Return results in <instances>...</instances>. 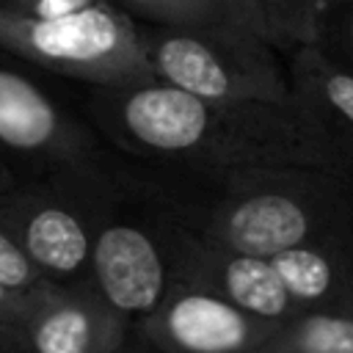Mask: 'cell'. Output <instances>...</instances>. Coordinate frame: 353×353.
Returning <instances> with one entry per match:
<instances>
[{
    "label": "cell",
    "instance_id": "cell-1",
    "mask_svg": "<svg viewBox=\"0 0 353 353\" xmlns=\"http://www.w3.org/2000/svg\"><path fill=\"white\" fill-rule=\"evenodd\" d=\"M85 108L94 130L110 146L152 165L193 171L273 163L342 168L292 99L281 105L215 102L149 77L91 85Z\"/></svg>",
    "mask_w": 353,
    "mask_h": 353
},
{
    "label": "cell",
    "instance_id": "cell-2",
    "mask_svg": "<svg viewBox=\"0 0 353 353\" xmlns=\"http://www.w3.org/2000/svg\"><path fill=\"white\" fill-rule=\"evenodd\" d=\"M132 163L165 212L201 240L273 256L312 240L353 237L350 171L298 163L218 171Z\"/></svg>",
    "mask_w": 353,
    "mask_h": 353
},
{
    "label": "cell",
    "instance_id": "cell-3",
    "mask_svg": "<svg viewBox=\"0 0 353 353\" xmlns=\"http://www.w3.org/2000/svg\"><path fill=\"white\" fill-rule=\"evenodd\" d=\"M119 185V163H91L22 176L0 193V226L47 281L88 284L91 245Z\"/></svg>",
    "mask_w": 353,
    "mask_h": 353
},
{
    "label": "cell",
    "instance_id": "cell-4",
    "mask_svg": "<svg viewBox=\"0 0 353 353\" xmlns=\"http://www.w3.org/2000/svg\"><path fill=\"white\" fill-rule=\"evenodd\" d=\"M138 39L154 77L196 97L270 105L290 99L287 58L254 28L138 22Z\"/></svg>",
    "mask_w": 353,
    "mask_h": 353
},
{
    "label": "cell",
    "instance_id": "cell-5",
    "mask_svg": "<svg viewBox=\"0 0 353 353\" xmlns=\"http://www.w3.org/2000/svg\"><path fill=\"white\" fill-rule=\"evenodd\" d=\"M174 251L176 221L152 196L135 165H119V185L91 245L88 284L135 323L171 290Z\"/></svg>",
    "mask_w": 353,
    "mask_h": 353
},
{
    "label": "cell",
    "instance_id": "cell-6",
    "mask_svg": "<svg viewBox=\"0 0 353 353\" xmlns=\"http://www.w3.org/2000/svg\"><path fill=\"white\" fill-rule=\"evenodd\" d=\"M0 50L88 85L154 77L138 39V19L113 0L50 19H22L0 11Z\"/></svg>",
    "mask_w": 353,
    "mask_h": 353
},
{
    "label": "cell",
    "instance_id": "cell-7",
    "mask_svg": "<svg viewBox=\"0 0 353 353\" xmlns=\"http://www.w3.org/2000/svg\"><path fill=\"white\" fill-rule=\"evenodd\" d=\"M0 154L22 179L91 163L105 149L94 127L74 119L30 77L0 63Z\"/></svg>",
    "mask_w": 353,
    "mask_h": 353
},
{
    "label": "cell",
    "instance_id": "cell-8",
    "mask_svg": "<svg viewBox=\"0 0 353 353\" xmlns=\"http://www.w3.org/2000/svg\"><path fill=\"white\" fill-rule=\"evenodd\" d=\"M279 325L207 287L174 281L163 301L132 323V334L157 353H254Z\"/></svg>",
    "mask_w": 353,
    "mask_h": 353
},
{
    "label": "cell",
    "instance_id": "cell-9",
    "mask_svg": "<svg viewBox=\"0 0 353 353\" xmlns=\"http://www.w3.org/2000/svg\"><path fill=\"white\" fill-rule=\"evenodd\" d=\"M25 353H113L132 331L91 284L44 281L28 292L19 325Z\"/></svg>",
    "mask_w": 353,
    "mask_h": 353
},
{
    "label": "cell",
    "instance_id": "cell-10",
    "mask_svg": "<svg viewBox=\"0 0 353 353\" xmlns=\"http://www.w3.org/2000/svg\"><path fill=\"white\" fill-rule=\"evenodd\" d=\"M174 281L207 287L215 295L232 301L234 306L273 323H287L303 314L270 256L201 240L179 223L174 251Z\"/></svg>",
    "mask_w": 353,
    "mask_h": 353
},
{
    "label": "cell",
    "instance_id": "cell-11",
    "mask_svg": "<svg viewBox=\"0 0 353 353\" xmlns=\"http://www.w3.org/2000/svg\"><path fill=\"white\" fill-rule=\"evenodd\" d=\"M284 58L290 99L314 124L336 163L353 174V72L312 41L295 44Z\"/></svg>",
    "mask_w": 353,
    "mask_h": 353
},
{
    "label": "cell",
    "instance_id": "cell-12",
    "mask_svg": "<svg viewBox=\"0 0 353 353\" xmlns=\"http://www.w3.org/2000/svg\"><path fill=\"white\" fill-rule=\"evenodd\" d=\"M270 259L303 312L353 314V237L301 243Z\"/></svg>",
    "mask_w": 353,
    "mask_h": 353
},
{
    "label": "cell",
    "instance_id": "cell-13",
    "mask_svg": "<svg viewBox=\"0 0 353 353\" xmlns=\"http://www.w3.org/2000/svg\"><path fill=\"white\" fill-rule=\"evenodd\" d=\"M138 22L157 25H215L234 22L265 33L273 41L265 0H113Z\"/></svg>",
    "mask_w": 353,
    "mask_h": 353
},
{
    "label": "cell",
    "instance_id": "cell-14",
    "mask_svg": "<svg viewBox=\"0 0 353 353\" xmlns=\"http://www.w3.org/2000/svg\"><path fill=\"white\" fill-rule=\"evenodd\" d=\"M254 353H353V314L303 312L281 323Z\"/></svg>",
    "mask_w": 353,
    "mask_h": 353
},
{
    "label": "cell",
    "instance_id": "cell-15",
    "mask_svg": "<svg viewBox=\"0 0 353 353\" xmlns=\"http://www.w3.org/2000/svg\"><path fill=\"white\" fill-rule=\"evenodd\" d=\"M306 41L317 44L331 61L353 72V0H336L317 14Z\"/></svg>",
    "mask_w": 353,
    "mask_h": 353
},
{
    "label": "cell",
    "instance_id": "cell-16",
    "mask_svg": "<svg viewBox=\"0 0 353 353\" xmlns=\"http://www.w3.org/2000/svg\"><path fill=\"white\" fill-rule=\"evenodd\" d=\"M47 279L41 270L25 256V251L14 243V237L0 226V284L14 292H30L41 287Z\"/></svg>",
    "mask_w": 353,
    "mask_h": 353
},
{
    "label": "cell",
    "instance_id": "cell-17",
    "mask_svg": "<svg viewBox=\"0 0 353 353\" xmlns=\"http://www.w3.org/2000/svg\"><path fill=\"white\" fill-rule=\"evenodd\" d=\"M306 0H265V11L270 19L273 44L287 55L295 44H301V19Z\"/></svg>",
    "mask_w": 353,
    "mask_h": 353
},
{
    "label": "cell",
    "instance_id": "cell-18",
    "mask_svg": "<svg viewBox=\"0 0 353 353\" xmlns=\"http://www.w3.org/2000/svg\"><path fill=\"white\" fill-rule=\"evenodd\" d=\"M102 0H0V11L22 19H50L63 17L88 6H97Z\"/></svg>",
    "mask_w": 353,
    "mask_h": 353
},
{
    "label": "cell",
    "instance_id": "cell-19",
    "mask_svg": "<svg viewBox=\"0 0 353 353\" xmlns=\"http://www.w3.org/2000/svg\"><path fill=\"white\" fill-rule=\"evenodd\" d=\"M28 314V292H14L0 284V323L19 328Z\"/></svg>",
    "mask_w": 353,
    "mask_h": 353
},
{
    "label": "cell",
    "instance_id": "cell-20",
    "mask_svg": "<svg viewBox=\"0 0 353 353\" xmlns=\"http://www.w3.org/2000/svg\"><path fill=\"white\" fill-rule=\"evenodd\" d=\"M331 3H336V0H306V6H303V19H301V41L309 39V28H312L314 17L323 14Z\"/></svg>",
    "mask_w": 353,
    "mask_h": 353
},
{
    "label": "cell",
    "instance_id": "cell-21",
    "mask_svg": "<svg viewBox=\"0 0 353 353\" xmlns=\"http://www.w3.org/2000/svg\"><path fill=\"white\" fill-rule=\"evenodd\" d=\"M17 179H19V174L14 171V165L0 154V193H3V190H8Z\"/></svg>",
    "mask_w": 353,
    "mask_h": 353
},
{
    "label": "cell",
    "instance_id": "cell-22",
    "mask_svg": "<svg viewBox=\"0 0 353 353\" xmlns=\"http://www.w3.org/2000/svg\"><path fill=\"white\" fill-rule=\"evenodd\" d=\"M113 353H157V350H152L149 345H143V342H141V339H138V336L130 331V339H127V342H124L119 350H113Z\"/></svg>",
    "mask_w": 353,
    "mask_h": 353
},
{
    "label": "cell",
    "instance_id": "cell-23",
    "mask_svg": "<svg viewBox=\"0 0 353 353\" xmlns=\"http://www.w3.org/2000/svg\"><path fill=\"white\" fill-rule=\"evenodd\" d=\"M0 339H11V342H19V345H22V331L14 328V325L0 323ZM22 347H25V345H22Z\"/></svg>",
    "mask_w": 353,
    "mask_h": 353
},
{
    "label": "cell",
    "instance_id": "cell-24",
    "mask_svg": "<svg viewBox=\"0 0 353 353\" xmlns=\"http://www.w3.org/2000/svg\"><path fill=\"white\" fill-rule=\"evenodd\" d=\"M0 353H25V347L19 342H11V339H0Z\"/></svg>",
    "mask_w": 353,
    "mask_h": 353
}]
</instances>
